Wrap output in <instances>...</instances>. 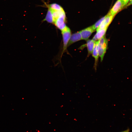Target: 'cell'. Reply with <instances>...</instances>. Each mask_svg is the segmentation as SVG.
I'll list each match as a JSON object with an SVG mask.
<instances>
[{
  "label": "cell",
  "instance_id": "cell-1",
  "mask_svg": "<svg viewBox=\"0 0 132 132\" xmlns=\"http://www.w3.org/2000/svg\"><path fill=\"white\" fill-rule=\"evenodd\" d=\"M108 41L104 35L98 41V50L99 55L100 57L101 61L103 60L106 52L108 46Z\"/></svg>",
  "mask_w": 132,
  "mask_h": 132
},
{
  "label": "cell",
  "instance_id": "cell-2",
  "mask_svg": "<svg viewBox=\"0 0 132 132\" xmlns=\"http://www.w3.org/2000/svg\"><path fill=\"white\" fill-rule=\"evenodd\" d=\"M61 33L63 42L62 55L67 49V45L71 35V31L70 28L67 26L64 29L61 31Z\"/></svg>",
  "mask_w": 132,
  "mask_h": 132
},
{
  "label": "cell",
  "instance_id": "cell-3",
  "mask_svg": "<svg viewBox=\"0 0 132 132\" xmlns=\"http://www.w3.org/2000/svg\"><path fill=\"white\" fill-rule=\"evenodd\" d=\"M66 16L65 13L56 20L54 23L58 29L62 31L67 26L66 25Z\"/></svg>",
  "mask_w": 132,
  "mask_h": 132
},
{
  "label": "cell",
  "instance_id": "cell-4",
  "mask_svg": "<svg viewBox=\"0 0 132 132\" xmlns=\"http://www.w3.org/2000/svg\"><path fill=\"white\" fill-rule=\"evenodd\" d=\"M114 16L112 15L110 12L106 15V16L99 26L96 29L97 31L101 29L108 28L112 21Z\"/></svg>",
  "mask_w": 132,
  "mask_h": 132
},
{
  "label": "cell",
  "instance_id": "cell-5",
  "mask_svg": "<svg viewBox=\"0 0 132 132\" xmlns=\"http://www.w3.org/2000/svg\"><path fill=\"white\" fill-rule=\"evenodd\" d=\"M95 31L91 26L87 28L80 31L82 39L87 40Z\"/></svg>",
  "mask_w": 132,
  "mask_h": 132
},
{
  "label": "cell",
  "instance_id": "cell-6",
  "mask_svg": "<svg viewBox=\"0 0 132 132\" xmlns=\"http://www.w3.org/2000/svg\"><path fill=\"white\" fill-rule=\"evenodd\" d=\"M124 6L121 0H117L110 10V12L112 15L114 16Z\"/></svg>",
  "mask_w": 132,
  "mask_h": 132
},
{
  "label": "cell",
  "instance_id": "cell-7",
  "mask_svg": "<svg viewBox=\"0 0 132 132\" xmlns=\"http://www.w3.org/2000/svg\"><path fill=\"white\" fill-rule=\"evenodd\" d=\"M82 39L80 31L71 34L67 45V47L73 44Z\"/></svg>",
  "mask_w": 132,
  "mask_h": 132
},
{
  "label": "cell",
  "instance_id": "cell-8",
  "mask_svg": "<svg viewBox=\"0 0 132 132\" xmlns=\"http://www.w3.org/2000/svg\"><path fill=\"white\" fill-rule=\"evenodd\" d=\"M108 28H106L99 30L97 31V33L94 35L92 40L95 42L99 40L105 35Z\"/></svg>",
  "mask_w": 132,
  "mask_h": 132
},
{
  "label": "cell",
  "instance_id": "cell-9",
  "mask_svg": "<svg viewBox=\"0 0 132 132\" xmlns=\"http://www.w3.org/2000/svg\"><path fill=\"white\" fill-rule=\"evenodd\" d=\"M98 41L95 42L94 49L92 53V56L95 59L94 65L95 69H96L97 62L99 58V54L98 50Z\"/></svg>",
  "mask_w": 132,
  "mask_h": 132
},
{
  "label": "cell",
  "instance_id": "cell-10",
  "mask_svg": "<svg viewBox=\"0 0 132 132\" xmlns=\"http://www.w3.org/2000/svg\"><path fill=\"white\" fill-rule=\"evenodd\" d=\"M95 42L92 39L88 40L87 41L86 46L88 50V55H90L92 53Z\"/></svg>",
  "mask_w": 132,
  "mask_h": 132
},
{
  "label": "cell",
  "instance_id": "cell-11",
  "mask_svg": "<svg viewBox=\"0 0 132 132\" xmlns=\"http://www.w3.org/2000/svg\"><path fill=\"white\" fill-rule=\"evenodd\" d=\"M43 21H46L51 23H54V20L52 14L49 8L45 18L43 20Z\"/></svg>",
  "mask_w": 132,
  "mask_h": 132
},
{
  "label": "cell",
  "instance_id": "cell-12",
  "mask_svg": "<svg viewBox=\"0 0 132 132\" xmlns=\"http://www.w3.org/2000/svg\"><path fill=\"white\" fill-rule=\"evenodd\" d=\"M48 8L50 10L54 11L61 10L63 9L61 6L56 3L50 4L48 6Z\"/></svg>",
  "mask_w": 132,
  "mask_h": 132
},
{
  "label": "cell",
  "instance_id": "cell-13",
  "mask_svg": "<svg viewBox=\"0 0 132 132\" xmlns=\"http://www.w3.org/2000/svg\"><path fill=\"white\" fill-rule=\"evenodd\" d=\"M106 15L100 19L96 22L94 24L91 26L93 29L94 31L98 28L100 24L102 21L105 18Z\"/></svg>",
  "mask_w": 132,
  "mask_h": 132
},
{
  "label": "cell",
  "instance_id": "cell-14",
  "mask_svg": "<svg viewBox=\"0 0 132 132\" xmlns=\"http://www.w3.org/2000/svg\"><path fill=\"white\" fill-rule=\"evenodd\" d=\"M123 6L126 5L128 2L127 0H121Z\"/></svg>",
  "mask_w": 132,
  "mask_h": 132
},
{
  "label": "cell",
  "instance_id": "cell-15",
  "mask_svg": "<svg viewBox=\"0 0 132 132\" xmlns=\"http://www.w3.org/2000/svg\"><path fill=\"white\" fill-rule=\"evenodd\" d=\"M129 129H128L127 130L121 132H129Z\"/></svg>",
  "mask_w": 132,
  "mask_h": 132
},
{
  "label": "cell",
  "instance_id": "cell-16",
  "mask_svg": "<svg viewBox=\"0 0 132 132\" xmlns=\"http://www.w3.org/2000/svg\"><path fill=\"white\" fill-rule=\"evenodd\" d=\"M128 2L130 0H131V1H132V0H127Z\"/></svg>",
  "mask_w": 132,
  "mask_h": 132
}]
</instances>
